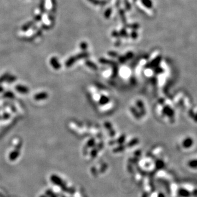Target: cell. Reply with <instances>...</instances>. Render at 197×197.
<instances>
[{
    "mask_svg": "<svg viewBox=\"0 0 197 197\" xmlns=\"http://www.w3.org/2000/svg\"><path fill=\"white\" fill-rule=\"evenodd\" d=\"M178 194L181 197H190L191 196V192L186 188H180L178 191Z\"/></svg>",
    "mask_w": 197,
    "mask_h": 197,
    "instance_id": "1",
    "label": "cell"
},
{
    "mask_svg": "<svg viewBox=\"0 0 197 197\" xmlns=\"http://www.w3.org/2000/svg\"><path fill=\"white\" fill-rule=\"evenodd\" d=\"M193 140L190 137H188L183 141L182 146L185 148H189L193 146Z\"/></svg>",
    "mask_w": 197,
    "mask_h": 197,
    "instance_id": "2",
    "label": "cell"
},
{
    "mask_svg": "<svg viewBox=\"0 0 197 197\" xmlns=\"http://www.w3.org/2000/svg\"><path fill=\"white\" fill-rule=\"evenodd\" d=\"M35 23V22L33 21H32L28 22L26 23L25 24H24L23 25V26H22V31H23V32H26V31H28L30 28H31V27H32V26L34 25Z\"/></svg>",
    "mask_w": 197,
    "mask_h": 197,
    "instance_id": "3",
    "label": "cell"
},
{
    "mask_svg": "<svg viewBox=\"0 0 197 197\" xmlns=\"http://www.w3.org/2000/svg\"><path fill=\"white\" fill-rule=\"evenodd\" d=\"M188 165L189 168L192 169H197V159H192L188 163Z\"/></svg>",
    "mask_w": 197,
    "mask_h": 197,
    "instance_id": "4",
    "label": "cell"
},
{
    "mask_svg": "<svg viewBox=\"0 0 197 197\" xmlns=\"http://www.w3.org/2000/svg\"><path fill=\"white\" fill-rule=\"evenodd\" d=\"M45 0H41L39 3V9L41 13H44L45 12Z\"/></svg>",
    "mask_w": 197,
    "mask_h": 197,
    "instance_id": "5",
    "label": "cell"
},
{
    "mask_svg": "<svg viewBox=\"0 0 197 197\" xmlns=\"http://www.w3.org/2000/svg\"><path fill=\"white\" fill-rule=\"evenodd\" d=\"M155 166H156V168L157 169L160 170V169H163L164 168V163H163V161L158 160V161H157Z\"/></svg>",
    "mask_w": 197,
    "mask_h": 197,
    "instance_id": "6",
    "label": "cell"
},
{
    "mask_svg": "<svg viewBox=\"0 0 197 197\" xmlns=\"http://www.w3.org/2000/svg\"><path fill=\"white\" fill-rule=\"evenodd\" d=\"M42 14H39L36 15V16L34 17L33 21L35 22H41L42 21Z\"/></svg>",
    "mask_w": 197,
    "mask_h": 197,
    "instance_id": "7",
    "label": "cell"
},
{
    "mask_svg": "<svg viewBox=\"0 0 197 197\" xmlns=\"http://www.w3.org/2000/svg\"><path fill=\"white\" fill-rule=\"evenodd\" d=\"M188 114H189V117H190L191 118H192V119L193 118L194 116V115H195V113H194V111H193V110L192 109H190V110L188 111Z\"/></svg>",
    "mask_w": 197,
    "mask_h": 197,
    "instance_id": "8",
    "label": "cell"
},
{
    "mask_svg": "<svg viewBox=\"0 0 197 197\" xmlns=\"http://www.w3.org/2000/svg\"><path fill=\"white\" fill-rule=\"evenodd\" d=\"M191 194H192V195H193V196H194L197 197V189H194V190L193 191L192 193H191Z\"/></svg>",
    "mask_w": 197,
    "mask_h": 197,
    "instance_id": "9",
    "label": "cell"
},
{
    "mask_svg": "<svg viewBox=\"0 0 197 197\" xmlns=\"http://www.w3.org/2000/svg\"><path fill=\"white\" fill-rule=\"evenodd\" d=\"M157 197H165V194L163 193L160 192V193H159L158 194Z\"/></svg>",
    "mask_w": 197,
    "mask_h": 197,
    "instance_id": "10",
    "label": "cell"
},
{
    "mask_svg": "<svg viewBox=\"0 0 197 197\" xmlns=\"http://www.w3.org/2000/svg\"><path fill=\"white\" fill-rule=\"evenodd\" d=\"M193 120H194V121L195 122L197 123V113L196 114H195V115H194V117H193Z\"/></svg>",
    "mask_w": 197,
    "mask_h": 197,
    "instance_id": "11",
    "label": "cell"
},
{
    "mask_svg": "<svg viewBox=\"0 0 197 197\" xmlns=\"http://www.w3.org/2000/svg\"><path fill=\"white\" fill-rule=\"evenodd\" d=\"M142 197H148V193L144 192L142 194Z\"/></svg>",
    "mask_w": 197,
    "mask_h": 197,
    "instance_id": "12",
    "label": "cell"
}]
</instances>
